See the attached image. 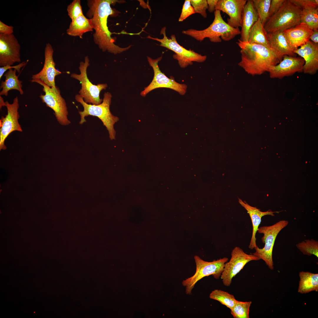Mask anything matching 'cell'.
Instances as JSON below:
<instances>
[{
  "label": "cell",
  "mask_w": 318,
  "mask_h": 318,
  "mask_svg": "<svg viewBox=\"0 0 318 318\" xmlns=\"http://www.w3.org/2000/svg\"><path fill=\"white\" fill-rule=\"evenodd\" d=\"M241 59L238 65L252 75H261L282 60L283 57L271 49L259 44H250L238 39Z\"/></svg>",
  "instance_id": "obj_2"
},
{
  "label": "cell",
  "mask_w": 318,
  "mask_h": 318,
  "mask_svg": "<svg viewBox=\"0 0 318 318\" xmlns=\"http://www.w3.org/2000/svg\"><path fill=\"white\" fill-rule=\"evenodd\" d=\"M16 69H11L4 74L5 80L1 81V83L0 88L2 89L0 92V95L7 96L9 92L13 90H18L21 95L24 94L22 89V81L19 79L18 77L16 74Z\"/></svg>",
  "instance_id": "obj_24"
},
{
  "label": "cell",
  "mask_w": 318,
  "mask_h": 318,
  "mask_svg": "<svg viewBox=\"0 0 318 318\" xmlns=\"http://www.w3.org/2000/svg\"><path fill=\"white\" fill-rule=\"evenodd\" d=\"M309 39L314 43L318 44V30L313 31Z\"/></svg>",
  "instance_id": "obj_40"
},
{
  "label": "cell",
  "mask_w": 318,
  "mask_h": 318,
  "mask_svg": "<svg viewBox=\"0 0 318 318\" xmlns=\"http://www.w3.org/2000/svg\"><path fill=\"white\" fill-rule=\"evenodd\" d=\"M191 2L195 13L200 14L204 18L207 17L208 5L206 0H191Z\"/></svg>",
  "instance_id": "obj_33"
},
{
  "label": "cell",
  "mask_w": 318,
  "mask_h": 318,
  "mask_svg": "<svg viewBox=\"0 0 318 318\" xmlns=\"http://www.w3.org/2000/svg\"><path fill=\"white\" fill-rule=\"evenodd\" d=\"M68 14L72 20L83 14L80 0H74L67 8Z\"/></svg>",
  "instance_id": "obj_32"
},
{
  "label": "cell",
  "mask_w": 318,
  "mask_h": 318,
  "mask_svg": "<svg viewBox=\"0 0 318 318\" xmlns=\"http://www.w3.org/2000/svg\"><path fill=\"white\" fill-rule=\"evenodd\" d=\"M259 16L254 7L252 0H247L243 10L240 31V39L242 42H247L249 31L258 20Z\"/></svg>",
  "instance_id": "obj_22"
},
{
  "label": "cell",
  "mask_w": 318,
  "mask_h": 318,
  "mask_svg": "<svg viewBox=\"0 0 318 318\" xmlns=\"http://www.w3.org/2000/svg\"><path fill=\"white\" fill-rule=\"evenodd\" d=\"M288 223V221L282 220L271 226H261L258 228V232L264 234L261 239L265 245L262 248L257 246L255 248V251L253 254L263 260L271 270L274 268L272 252L275 240L279 233Z\"/></svg>",
  "instance_id": "obj_9"
},
{
  "label": "cell",
  "mask_w": 318,
  "mask_h": 318,
  "mask_svg": "<svg viewBox=\"0 0 318 318\" xmlns=\"http://www.w3.org/2000/svg\"><path fill=\"white\" fill-rule=\"evenodd\" d=\"M195 13V12L191 4V0H185L178 21H182L189 16Z\"/></svg>",
  "instance_id": "obj_34"
},
{
  "label": "cell",
  "mask_w": 318,
  "mask_h": 318,
  "mask_svg": "<svg viewBox=\"0 0 318 318\" xmlns=\"http://www.w3.org/2000/svg\"><path fill=\"white\" fill-rule=\"evenodd\" d=\"M53 53L51 44L49 43H47L44 49V61L43 68L39 72L32 75V80H40L50 87L55 89L57 87L55 77L62 72L55 68Z\"/></svg>",
  "instance_id": "obj_16"
},
{
  "label": "cell",
  "mask_w": 318,
  "mask_h": 318,
  "mask_svg": "<svg viewBox=\"0 0 318 318\" xmlns=\"http://www.w3.org/2000/svg\"><path fill=\"white\" fill-rule=\"evenodd\" d=\"M93 27L90 19L82 14L72 20L67 33L69 35L79 37L82 39L84 34L93 31Z\"/></svg>",
  "instance_id": "obj_23"
},
{
  "label": "cell",
  "mask_w": 318,
  "mask_h": 318,
  "mask_svg": "<svg viewBox=\"0 0 318 318\" xmlns=\"http://www.w3.org/2000/svg\"><path fill=\"white\" fill-rule=\"evenodd\" d=\"M304 64V59L300 57L285 55L279 63L271 67L268 72L271 78L281 79L297 72H303Z\"/></svg>",
  "instance_id": "obj_15"
},
{
  "label": "cell",
  "mask_w": 318,
  "mask_h": 318,
  "mask_svg": "<svg viewBox=\"0 0 318 318\" xmlns=\"http://www.w3.org/2000/svg\"><path fill=\"white\" fill-rule=\"evenodd\" d=\"M32 82H36L42 86L44 94H41L39 97L46 106L54 111L55 117L60 124L67 125L71 122L68 118V112L65 100L62 96L60 90L57 86L51 88L40 80H31Z\"/></svg>",
  "instance_id": "obj_8"
},
{
  "label": "cell",
  "mask_w": 318,
  "mask_h": 318,
  "mask_svg": "<svg viewBox=\"0 0 318 318\" xmlns=\"http://www.w3.org/2000/svg\"><path fill=\"white\" fill-rule=\"evenodd\" d=\"M300 21L301 23H305L313 31L318 30V7L302 9Z\"/></svg>",
  "instance_id": "obj_27"
},
{
  "label": "cell",
  "mask_w": 318,
  "mask_h": 318,
  "mask_svg": "<svg viewBox=\"0 0 318 318\" xmlns=\"http://www.w3.org/2000/svg\"><path fill=\"white\" fill-rule=\"evenodd\" d=\"M267 36L271 49L277 55L282 57L285 55L296 57V54L289 44L284 31L268 33Z\"/></svg>",
  "instance_id": "obj_21"
},
{
  "label": "cell",
  "mask_w": 318,
  "mask_h": 318,
  "mask_svg": "<svg viewBox=\"0 0 318 318\" xmlns=\"http://www.w3.org/2000/svg\"><path fill=\"white\" fill-rule=\"evenodd\" d=\"M20 45L13 34H0V66L12 65L21 62Z\"/></svg>",
  "instance_id": "obj_14"
},
{
  "label": "cell",
  "mask_w": 318,
  "mask_h": 318,
  "mask_svg": "<svg viewBox=\"0 0 318 318\" xmlns=\"http://www.w3.org/2000/svg\"><path fill=\"white\" fill-rule=\"evenodd\" d=\"M254 7L264 26L269 18V10L271 0H252Z\"/></svg>",
  "instance_id": "obj_29"
},
{
  "label": "cell",
  "mask_w": 318,
  "mask_h": 318,
  "mask_svg": "<svg viewBox=\"0 0 318 318\" xmlns=\"http://www.w3.org/2000/svg\"><path fill=\"white\" fill-rule=\"evenodd\" d=\"M218 0H207L208 9L210 13H212L215 11V8Z\"/></svg>",
  "instance_id": "obj_39"
},
{
  "label": "cell",
  "mask_w": 318,
  "mask_h": 318,
  "mask_svg": "<svg viewBox=\"0 0 318 318\" xmlns=\"http://www.w3.org/2000/svg\"><path fill=\"white\" fill-rule=\"evenodd\" d=\"M297 248L304 254L318 257V241L313 239L305 240L296 244Z\"/></svg>",
  "instance_id": "obj_30"
},
{
  "label": "cell",
  "mask_w": 318,
  "mask_h": 318,
  "mask_svg": "<svg viewBox=\"0 0 318 318\" xmlns=\"http://www.w3.org/2000/svg\"><path fill=\"white\" fill-rule=\"evenodd\" d=\"M214 18L212 24L207 28L202 30L190 29L183 30L182 33L201 42L206 38L215 43L220 42L222 39L228 41L240 34L239 28H233L223 19L221 11L216 10Z\"/></svg>",
  "instance_id": "obj_3"
},
{
  "label": "cell",
  "mask_w": 318,
  "mask_h": 318,
  "mask_svg": "<svg viewBox=\"0 0 318 318\" xmlns=\"http://www.w3.org/2000/svg\"><path fill=\"white\" fill-rule=\"evenodd\" d=\"M125 1L117 0H89L87 6L89 9L86 15L90 19L95 32L93 38L95 44L103 52H108L116 54L125 51L132 46L122 48L116 45L115 43L116 38L112 37V33L109 30L107 26V20L109 16H115L118 13L112 9L111 5L116 3L125 2Z\"/></svg>",
  "instance_id": "obj_1"
},
{
  "label": "cell",
  "mask_w": 318,
  "mask_h": 318,
  "mask_svg": "<svg viewBox=\"0 0 318 318\" xmlns=\"http://www.w3.org/2000/svg\"><path fill=\"white\" fill-rule=\"evenodd\" d=\"M238 202L247 211L251 220L253 227L252 233L249 247L250 249H253L257 247L256 235L261 223L262 217L267 215L274 216V213L279 212L272 211L270 210L262 212L257 208L250 206L246 202L243 201L240 198H238Z\"/></svg>",
  "instance_id": "obj_20"
},
{
  "label": "cell",
  "mask_w": 318,
  "mask_h": 318,
  "mask_svg": "<svg viewBox=\"0 0 318 318\" xmlns=\"http://www.w3.org/2000/svg\"><path fill=\"white\" fill-rule=\"evenodd\" d=\"M304 59V64L303 72L313 75L318 70V44L309 40L294 51Z\"/></svg>",
  "instance_id": "obj_18"
},
{
  "label": "cell",
  "mask_w": 318,
  "mask_h": 318,
  "mask_svg": "<svg viewBox=\"0 0 318 318\" xmlns=\"http://www.w3.org/2000/svg\"><path fill=\"white\" fill-rule=\"evenodd\" d=\"M162 57L161 56L156 59H153L147 57L149 64L153 69L154 75L150 84L141 92L140 95L142 96L145 97L152 90L161 87L172 89L182 95H183L186 93L187 87L186 84L179 83L174 80L168 78L161 72L158 64Z\"/></svg>",
  "instance_id": "obj_12"
},
{
  "label": "cell",
  "mask_w": 318,
  "mask_h": 318,
  "mask_svg": "<svg viewBox=\"0 0 318 318\" xmlns=\"http://www.w3.org/2000/svg\"><path fill=\"white\" fill-rule=\"evenodd\" d=\"M285 0H271L269 10V17L272 16L278 11L283 4Z\"/></svg>",
  "instance_id": "obj_37"
},
{
  "label": "cell",
  "mask_w": 318,
  "mask_h": 318,
  "mask_svg": "<svg viewBox=\"0 0 318 318\" xmlns=\"http://www.w3.org/2000/svg\"><path fill=\"white\" fill-rule=\"evenodd\" d=\"M4 106L7 109V114L5 117L2 116L0 120V150L6 149L4 142L8 136L12 132L16 131L22 132L23 130L19 122V115L18 97H16L13 102H5Z\"/></svg>",
  "instance_id": "obj_13"
},
{
  "label": "cell",
  "mask_w": 318,
  "mask_h": 318,
  "mask_svg": "<svg viewBox=\"0 0 318 318\" xmlns=\"http://www.w3.org/2000/svg\"><path fill=\"white\" fill-rule=\"evenodd\" d=\"M165 27L162 28L160 34L163 35V38L159 39L150 36L147 37L157 41L160 43V46L166 48L174 52L175 54L173 57L177 60L180 67L183 68L187 67L193 64V62H202L207 58L206 55H202L195 52L193 50H188L180 45L177 42L175 34H172L169 39L166 34Z\"/></svg>",
  "instance_id": "obj_6"
},
{
  "label": "cell",
  "mask_w": 318,
  "mask_h": 318,
  "mask_svg": "<svg viewBox=\"0 0 318 318\" xmlns=\"http://www.w3.org/2000/svg\"><path fill=\"white\" fill-rule=\"evenodd\" d=\"M300 280L298 292L302 294L318 291V274L302 271L299 274Z\"/></svg>",
  "instance_id": "obj_26"
},
{
  "label": "cell",
  "mask_w": 318,
  "mask_h": 318,
  "mask_svg": "<svg viewBox=\"0 0 318 318\" xmlns=\"http://www.w3.org/2000/svg\"><path fill=\"white\" fill-rule=\"evenodd\" d=\"M292 3L302 9L312 7H318V0H290Z\"/></svg>",
  "instance_id": "obj_35"
},
{
  "label": "cell",
  "mask_w": 318,
  "mask_h": 318,
  "mask_svg": "<svg viewBox=\"0 0 318 318\" xmlns=\"http://www.w3.org/2000/svg\"><path fill=\"white\" fill-rule=\"evenodd\" d=\"M5 102L3 98L0 95V108L1 109L2 107L4 106Z\"/></svg>",
  "instance_id": "obj_41"
},
{
  "label": "cell",
  "mask_w": 318,
  "mask_h": 318,
  "mask_svg": "<svg viewBox=\"0 0 318 318\" xmlns=\"http://www.w3.org/2000/svg\"><path fill=\"white\" fill-rule=\"evenodd\" d=\"M112 96L111 94L107 92L104 95L102 102L98 105L89 104L85 102L83 98L79 95L75 96V99L80 103L83 107L82 111H79L80 116L79 123L83 124L86 121L85 117L90 115L96 116L100 119L103 125L108 131L110 138L115 139L116 132L114 127L115 123L119 120L118 117L113 115L110 110Z\"/></svg>",
  "instance_id": "obj_4"
},
{
  "label": "cell",
  "mask_w": 318,
  "mask_h": 318,
  "mask_svg": "<svg viewBox=\"0 0 318 318\" xmlns=\"http://www.w3.org/2000/svg\"><path fill=\"white\" fill-rule=\"evenodd\" d=\"M247 42L250 44H259L271 49L267 33L259 18L249 31Z\"/></svg>",
  "instance_id": "obj_25"
},
{
  "label": "cell",
  "mask_w": 318,
  "mask_h": 318,
  "mask_svg": "<svg viewBox=\"0 0 318 318\" xmlns=\"http://www.w3.org/2000/svg\"><path fill=\"white\" fill-rule=\"evenodd\" d=\"M89 62L88 56H86L84 62H81L80 63L79 68L80 74L73 73L70 77L78 80L81 83V88L79 93L84 101L89 104L98 105L102 101L100 97V93L102 90L105 89L107 85L106 84L95 85L90 81L87 74V69L90 65Z\"/></svg>",
  "instance_id": "obj_10"
},
{
  "label": "cell",
  "mask_w": 318,
  "mask_h": 318,
  "mask_svg": "<svg viewBox=\"0 0 318 318\" xmlns=\"http://www.w3.org/2000/svg\"><path fill=\"white\" fill-rule=\"evenodd\" d=\"M209 297L218 301L230 310L234 307L237 300L233 295L220 289L213 291L210 294Z\"/></svg>",
  "instance_id": "obj_28"
},
{
  "label": "cell",
  "mask_w": 318,
  "mask_h": 318,
  "mask_svg": "<svg viewBox=\"0 0 318 318\" xmlns=\"http://www.w3.org/2000/svg\"><path fill=\"white\" fill-rule=\"evenodd\" d=\"M313 31L306 24L301 23L284 31L289 44L294 51L310 40Z\"/></svg>",
  "instance_id": "obj_19"
},
{
  "label": "cell",
  "mask_w": 318,
  "mask_h": 318,
  "mask_svg": "<svg viewBox=\"0 0 318 318\" xmlns=\"http://www.w3.org/2000/svg\"><path fill=\"white\" fill-rule=\"evenodd\" d=\"M302 9L290 0H285L275 14L269 17L264 26L267 33L284 31L301 23Z\"/></svg>",
  "instance_id": "obj_5"
},
{
  "label": "cell",
  "mask_w": 318,
  "mask_h": 318,
  "mask_svg": "<svg viewBox=\"0 0 318 318\" xmlns=\"http://www.w3.org/2000/svg\"><path fill=\"white\" fill-rule=\"evenodd\" d=\"M196 264V271L192 276L183 280V285L186 287V293L191 294L192 289L196 283L203 277L211 275L216 279L220 278L225 263L228 261V258H223L208 262L205 261L199 256L194 257Z\"/></svg>",
  "instance_id": "obj_7"
},
{
  "label": "cell",
  "mask_w": 318,
  "mask_h": 318,
  "mask_svg": "<svg viewBox=\"0 0 318 318\" xmlns=\"http://www.w3.org/2000/svg\"><path fill=\"white\" fill-rule=\"evenodd\" d=\"M251 301L241 302L237 300L233 308L231 310V314L234 318H249L250 308Z\"/></svg>",
  "instance_id": "obj_31"
},
{
  "label": "cell",
  "mask_w": 318,
  "mask_h": 318,
  "mask_svg": "<svg viewBox=\"0 0 318 318\" xmlns=\"http://www.w3.org/2000/svg\"><path fill=\"white\" fill-rule=\"evenodd\" d=\"M28 60L27 61H23L22 62L19 63V64L15 65H6L3 67H0V80L1 79L2 76L3 75L4 73L7 71L8 70L10 69H15L17 70V72H19L20 71V69L22 67L25 66L27 64Z\"/></svg>",
  "instance_id": "obj_36"
},
{
  "label": "cell",
  "mask_w": 318,
  "mask_h": 318,
  "mask_svg": "<svg viewBox=\"0 0 318 318\" xmlns=\"http://www.w3.org/2000/svg\"><path fill=\"white\" fill-rule=\"evenodd\" d=\"M246 0H218L216 10L222 11L227 14L229 18L227 23L231 27L239 28L241 27V20Z\"/></svg>",
  "instance_id": "obj_17"
},
{
  "label": "cell",
  "mask_w": 318,
  "mask_h": 318,
  "mask_svg": "<svg viewBox=\"0 0 318 318\" xmlns=\"http://www.w3.org/2000/svg\"><path fill=\"white\" fill-rule=\"evenodd\" d=\"M14 27L12 26L8 25L0 21V34L4 35L13 34Z\"/></svg>",
  "instance_id": "obj_38"
},
{
  "label": "cell",
  "mask_w": 318,
  "mask_h": 318,
  "mask_svg": "<svg viewBox=\"0 0 318 318\" xmlns=\"http://www.w3.org/2000/svg\"><path fill=\"white\" fill-rule=\"evenodd\" d=\"M231 256L229 261L225 263L220 277L223 284L227 287L231 285L233 278L248 263L252 261L260 259L253 254H246L238 246L235 247L232 250Z\"/></svg>",
  "instance_id": "obj_11"
}]
</instances>
